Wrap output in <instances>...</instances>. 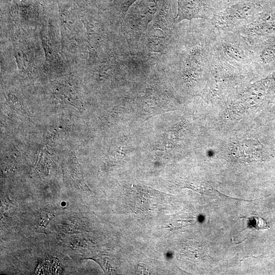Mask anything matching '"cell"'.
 <instances>
[{"label": "cell", "instance_id": "obj_5", "mask_svg": "<svg viewBox=\"0 0 275 275\" xmlns=\"http://www.w3.org/2000/svg\"><path fill=\"white\" fill-rule=\"evenodd\" d=\"M178 12L174 17L175 23L184 20L190 21L195 19L210 20L215 12L203 0H177Z\"/></svg>", "mask_w": 275, "mask_h": 275}, {"label": "cell", "instance_id": "obj_8", "mask_svg": "<svg viewBox=\"0 0 275 275\" xmlns=\"http://www.w3.org/2000/svg\"><path fill=\"white\" fill-rule=\"evenodd\" d=\"M252 1L260 5H263L268 0H223L224 9L230 5L240 1Z\"/></svg>", "mask_w": 275, "mask_h": 275}, {"label": "cell", "instance_id": "obj_4", "mask_svg": "<svg viewBox=\"0 0 275 275\" xmlns=\"http://www.w3.org/2000/svg\"><path fill=\"white\" fill-rule=\"evenodd\" d=\"M246 40L252 47L256 73L267 75L275 72V35Z\"/></svg>", "mask_w": 275, "mask_h": 275}, {"label": "cell", "instance_id": "obj_10", "mask_svg": "<svg viewBox=\"0 0 275 275\" xmlns=\"http://www.w3.org/2000/svg\"><path fill=\"white\" fill-rule=\"evenodd\" d=\"M275 1V0H274Z\"/></svg>", "mask_w": 275, "mask_h": 275}, {"label": "cell", "instance_id": "obj_3", "mask_svg": "<svg viewBox=\"0 0 275 275\" xmlns=\"http://www.w3.org/2000/svg\"><path fill=\"white\" fill-rule=\"evenodd\" d=\"M237 33L246 40L265 38L275 35V1L268 0L261 11L250 24Z\"/></svg>", "mask_w": 275, "mask_h": 275}, {"label": "cell", "instance_id": "obj_1", "mask_svg": "<svg viewBox=\"0 0 275 275\" xmlns=\"http://www.w3.org/2000/svg\"><path fill=\"white\" fill-rule=\"evenodd\" d=\"M212 51L214 64L245 75L257 74L253 66L252 47L238 33L215 28Z\"/></svg>", "mask_w": 275, "mask_h": 275}, {"label": "cell", "instance_id": "obj_7", "mask_svg": "<svg viewBox=\"0 0 275 275\" xmlns=\"http://www.w3.org/2000/svg\"><path fill=\"white\" fill-rule=\"evenodd\" d=\"M215 13L224 9L223 0H203Z\"/></svg>", "mask_w": 275, "mask_h": 275}, {"label": "cell", "instance_id": "obj_9", "mask_svg": "<svg viewBox=\"0 0 275 275\" xmlns=\"http://www.w3.org/2000/svg\"><path fill=\"white\" fill-rule=\"evenodd\" d=\"M273 109L275 110V105L273 107Z\"/></svg>", "mask_w": 275, "mask_h": 275}, {"label": "cell", "instance_id": "obj_2", "mask_svg": "<svg viewBox=\"0 0 275 275\" xmlns=\"http://www.w3.org/2000/svg\"><path fill=\"white\" fill-rule=\"evenodd\" d=\"M262 7L263 5L252 1L238 2L215 13L210 21L218 30L237 32L251 23Z\"/></svg>", "mask_w": 275, "mask_h": 275}, {"label": "cell", "instance_id": "obj_6", "mask_svg": "<svg viewBox=\"0 0 275 275\" xmlns=\"http://www.w3.org/2000/svg\"><path fill=\"white\" fill-rule=\"evenodd\" d=\"M246 218L248 219V227L254 228L258 230L269 228L266 222L261 217L252 216Z\"/></svg>", "mask_w": 275, "mask_h": 275}]
</instances>
